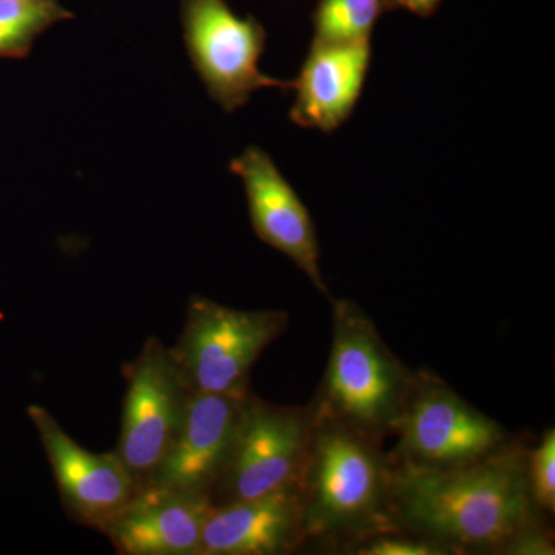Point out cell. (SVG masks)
I'll return each mask as SVG.
<instances>
[{
	"label": "cell",
	"instance_id": "obj_1",
	"mask_svg": "<svg viewBox=\"0 0 555 555\" xmlns=\"http://www.w3.org/2000/svg\"><path fill=\"white\" fill-rule=\"evenodd\" d=\"M390 502L398 531L447 554H500L520 532L546 525L529 485L528 449L516 440L455 469L392 463Z\"/></svg>",
	"mask_w": 555,
	"mask_h": 555
},
{
	"label": "cell",
	"instance_id": "obj_2",
	"mask_svg": "<svg viewBox=\"0 0 555 555\" xmlns=\"http://www.w3.org/2000/svg\"><path fill=\"white\" fill-rule=\"evenodd\" d=\"M390 488L392 462L382 444L317 409L299 478L306 543L350 551L371 537L400 532Z\"/></svg>",
	"mask_w": 555,
	"mask_h": 555
},
{
	"label": "cell",
	"instance_id": "obj_3",
	"mask_svg": "<svg viewBox=\"0 0 555 555\" xmlns=\"http://www.w3.org/2000/svg\"><path fill=\"white\" fill-rule=\"evenodd\" d=\"M334 337L315 406L374 443L396 434L416 372L379 337L371 318L349 299L331 298Z\"/></svg>",
	"mask_w": 555,
	"mask_h": 555
},
{
	"label": "cell",
	"instance_id": "obj_4",
	"mask_svg": "<svg viewBox=\"0 0 555 555\" xmlns=\"http://www.w3.org/2000/svg\"><path fill=\"white\" fill-rule=\"evenodd\" d=\"M287 326L281 310H240L192 297L170 353L192 392L243 393L259 356Z\"/></svg>",
	"mask_w": 555,
	"mask_h": 555
},
{
	"label": "cell",
	"instance_id": "obj_5",
	"mask_svg": "<svg viewBox=\"0 0 555 555\" xmlns=\"http://www.w3.org/2000/svg\"><path fill=\"white\" fill-rule=\"evenodd\" d=\"M315 422L313 401L305 408L278 406L248 389L224 469L210 494L211 506L257 499L298 483Z\"/></svg>",
	"mask_w": 555,
	"mask_h": 555
},
{
	"label": "cell",
	"instance_id": "obj_6",
	"mask_svg": "<svg viewBox=\"0 0 555 555\" xmlns=\"http://www.w3.org/2000/svg\"><path fill=\"white\" fill-rule=\"evenodd\" d=\"M396 434L392 463L423 469L474 465L513 441L500 423L426 371L416 372Z\"/></svg>",
	"mask_w": 555,
	"mask_h": 555
},
{
	"label": "cell",
	"instance_id": "obj_7",
	"mask_svg": "<svg viewBox=\"0 0 555 555\" xmlns=\"http://www.w3.org/2000/svg\"><path fill=\"white\" fill-rule=\"evenodd\" d=\"M181 17L193 67L225 113L246 105L255 91L294 87L259 69L268 40L264 27L255 17L233 13L228 0H182Z\"/></svg>",
	"mask_w": 555,
	"mask_h": 555
},
{
	"label": "cell",
	"instance_id": "obj_8",
	"mask_svg": "<svg viewBox=\"0 0 555 555\" xmlns=\"http://www.w3.org/2000/svg\"><path fill=\"white\" fill-rule=\"evenodd\" d=\"M126 396L116 455L139 486L147 485L177 436L192 390L170 347L150 337L139 356L124 364Z\"/></svg>",
	"mask_w": 555,
	"mask_h": 555
},
{
	"label": "cell",
	"instance_id": "obj_9",
	"mask_svg": "<svg viewBox=\"0 0 555 555\" xmlns=\"http://www.w3.org/2000/svg\"><path fill=\"white\" fill-rule=\"evenodd\" d=\"M49 459L62 503L80 525L104 531L137 492L138 485L116 452L96 454L80 447L46 408L27 409Z\"/></svg>",
	"mask_w": 555,
	"mask_h": 555
},
{
	"label": "cell",
	"instance_id": "obj_10",
	"mask_svg": "<svg viewBox=\"0 0 555 555\" xmlns=\"http://www.w3.org/2000/svg\"><path fill=\"white\" fill-rule=\"evenodd\" d=\"M230 170L243 181L258 238L286 255L321 294L332 298L321 275L320 244L310 211L269 153L251 145L230 163Z\"/></svg>",
	"mask_w": 555,
	"mask_h": 555
},
{
	"label": "cell",
	"instance_id": "obj_11",
	"mask_svg": "<svg viewBox=\"0 0 555 555\" xmlns=\"http://www.w3.org/2000/svg\"><path fill=\"white\" fill-rule=\"evenodd\" d=\"M243 393L190 392L169 451L147 485L210 500L238 423Z\"/></svg>",
	"mask_w": 555,
	"mask_h": 555
},
{
	"label": "cell",
	"instance_id": "obj_12",
	"mask_svg": "<svg viewBox=\"0 0 555 555\" xmlns=\"http://www.w3.org/2000/svg\"><path fill=\"white\" fill-rule=\"evenodd\" d=\"M210 500L163 486H139L129 503L105 526L122 555H199Z\"/></svg>",
	"mask_w": 555,
	"mask_h": 555
},
{
	"label": "cell",
	"instance_id": "obj_13",
	"mask_svg": "<svg viewBox=\"0 0 555 555\" xmlns=\"http://www.w3.org/2000/svg\"><path fill=\"white\" fill-rule=\"evenodd\" d=\"M306 545L298 483L268 495L214 507L199 555H280Z\"/></svg>",
	"mask_w": 555,
	"mask_h": 555
},
{
	"label": "cell",
	"instance_id": "obj_14",
	"mask_svg": "<svg viewBox=\"0 0 555 555\" xmlns=\"http://www.w3.org/2000/svg\"><path fill=\"white\" fill-rule=\"evenodd\" d=\"M371 40L323 42L312 40L294 80L297 96L291 119L302 129L332 133L352 116L371 67Z\"/></svg>",
	"mask_w": 555,
	"mask_h": 555
},
{
	"label": "cell",
	"instance_id": "obj_15",
	"mask_svg": "<svg viewBox=\"0 0 555 555\" xmlns=\"http://www.w3.org/2000/svg\"><path fill=\"white\" fill-rule=\"evenodd\" d=\"M72 13L57 0H0V56H21L30 50L40 33Z\"/></svg>",
	"mask_w": 555,
	"mask_h": 555
},
{
	"label": "cell",
	"instance_id": "obj_16",
	"mask_svg": "<svg viewBox=\"0 0 555 555\" xmlns=\"http://www.w3.org/2000/svg\"><path fill=\"white\" fill-rule=\"evenodd\" d=\"M383 13V0H318L312 16L313 39L323 42L371 40Z\"/></svg>",
	"mask_w": 555,
	"mask_h": 555
},
{
	"label": "cell",
	"instance_id": "obj_17",
	"mask_svg": "<svg viewBox=\"0 0 555 555\" xmlns=\"http://www.w3.org/2000/svg\"><path fill=\"white\" fill-rule=\"evenodd\" d=\"M528 476L534 502L543 513L555 511V429H546L540 443L528 449Z\"/></svg>",
	"mask_w": 555,
	"mask_h": 555
},
{
	"label": "cell",
	"instance_id": "obj_18",
	"mask_svg": "<svg viewBox=\"0 0 555 555\" xmlns=\"http://www.w3.org/2000/svg\"><path fill=\"white\" fill-rule=\"evenodd\" d=\"M349 553L361 555H444L443 550L434 546L433 543L416 539L404 532H389L371 537L364 542L358 543Z\"/></svg>",
	"mask_w": 555,
	"mask_h": 555
},
{
	"label": "cell",
	"instance_id": "obj_19",
	"mask_svg": "<svg viewBox=\"0 0 555 555\" xmlns=\"http://www.w3.org/2000/svg\"><path fill=\"white\" fill-rule=\"evenodd\" d=\"M553 534L546 525L526 529L507 542L500 554L505 555H554Z\"/></svg>",
	"mask_w": 555,
	"mask_h": 555
},
{
	"label": "cell",
	"instance_id": "obj_20",
	"mask_svg": "<svg viewBox=\"0 0 555 555\" xmlns=\"http://www.w3.org/2000/svg\"><path fill=\"white\" fill-rule=\"evenodd\" d=\"M441 0H383L385 11L406 10L420 17H429L436 13Z\"/></svg>",
	"mask_w": 555,
	"mask_h": 555
},
{
	"label": "cell",
	"instance_id": "obj_21",
	"mask_svg": "<svg viewBox=\"0 0 555 555\" xmlns=\"http://www.w3.org/2000/svg\"><path fill=\"white\" fill-rule=\"evenodd\" d=\"M24 2H39V0H24Z\"/></svg>",
	"mask_w": 555,
	"mask_h": 555
}]
</instances>
